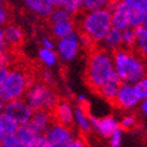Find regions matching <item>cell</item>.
Returning a JSON list of instances; mask_svg holds the SVG:
<instances>
[{
	"mask_svg": "<svg viewBox=\"0 0 147 147\" xmlns=\"http://www.w3.org/2000/svg\"><path fill=\"white\" fill-rule=\"evenodd\" d=\"M77 29H78V25L74 22V19H73V20L55 24V25H50V34L57 41V40L65 38V37H67V36L74 34L76 31H78Z\"/></svg>",
	"mask_w": 147,
	"mask_h": 147,
	"instance_id": "18",
	"label": "cell"
},
{
	"mask_svg": "<svg viewBox=\"0 0 147 147\" xmlns=\"http://www.w3.org/2000/svg\"><path fill=\"white\" fill-rule=\"evenodd\" d=\"M49 147H66L77 138L76 131L71 127L54 122L45 133Z\"/></svg>",
	"mask_w": 147,
	"mask_h": 147,
	"instance_id": "8",
	"label": "cell"
},
{
	"mask_svg": "<svg viewBox=\"0 0 147 147\" xmlns=\"http://www.w3.org/2000/svg\"><path fill=\"white\" fill-rule=\"evenodd\" d=\"M74 126L80 134L86 135L93 130L92 117L90 116L85 104H76L74 108Z\"/></svg>",
	"mask_w": 147,
	"mask_h": 147,
	"instance_id": "13",
	"label": "cell"
},
{
	"mask_svg": "<svg viewBox=\"0 0 147 147\" xmlns=\"http://www.w3.org/2000/svg\"><path fill=\"white\" fill-rule=\"evenodd\" d=\"M122 3L128 6L131 11L147 12V0H122Z\"/></svg>",
	"mask_w": 147,
	"mask_h": 147,
	"instance_id": "29",
	"label": "cell"
},
{
	"mask_svg": "<svg viewBox=\"0 0 147 147\" xmlns=\"http://www.w3.org/2000/svg\"><path fill=\"white\" fill-rule=\"evenodd\" d=\"M119 78L116 74L113 53L96 47L90 51L86 61L85 79L92 90L98 91L110 80Z\"/></svg>",
	"mask_w": 147,
	"mask_h": 147,
	"instance_id": "1",
	"label": "cell"
},
{
	"mask_svg": "<svg viewBox=\"0 0 147 147\" xmlns=\"http://www.w3.org/2000/svg\"><path fill=\"white\" fill-rule=\"evenodd\" d=\"M116 74L121 83L135 84L147 77V60L135 50L120 49L113 53Z\"/></svg>",
	"mask_w": 147,
	"mask_h": 147,
	"instance_id": "2",
	"label": "cell"
},
{
	"mask_svg": "<svg viewBox=\"0 0 147 147\" xmlns=\"http://www.w3.org/2000/svg\"><path fill=\"white\" fill-rule=\"evenodd\" d=\"M19 147H34V146H30V145H25V144H22Z\"/></svg>",
	"mask_w": 147,
	"mask_h": 147,
	"instance_id": "43",
	"label": "cell"
},
{
	"mask_svg": "<svg viewBox=\"0 0 147 147\" xmlns=\"http://www.w3.org/2000/svg\"><path fill=\"white\" fill-rule=\"evenodd\" d=\"M32 84L30 74L23 68H11L9 77L0 84V99L1 103L12 102L25 97L29 86Z\"/></svg>",
	"mask_w": 147,
	"mask_h": 147,
	"instance_id": "4",
	"label": "cell"
},
{
	"mask_svg": "<svg viewBox=\"0 0 147 147\" xmlns=\"http://www.w3.org/2000/svg\"><path fill=\"white\" fill-rule=\"evenodd\" d=\"M74 108L76 105H73L67 99L59 100V103L53 110L55 122L65 124V126L68 127L74 124Z\"/></svg>",
	"mask_w": 147,
	"mask_h": 147,
	"instance_id": "12",
	"label": "cell"
},
{
	"mask_svg": "<svg viewBox=\"0 0 147 147\" xmlns=\"http://www.w3.org/2000/svg\"><path fill=\"white\" fill-rule=\"evenodd\" d=\"M144 26L147 29V17H146V20H145V23H144Z\"/></svg>",
	"mask_w": 147,
	"mask_h": 147,
	"instance_id": "44",
	"label": "cell"
},
{
	"mask_svg": "<svg viewBox=\"0 0 147 147\" xmlns=\"http://www.w3.org/2000/svg\"><path fill=\"white\" fill-rule=\"evenodd\" d=\"M140 102L141 99L139 98L134 85L122 83L113 104L116 108H119L120 110H122V111L128 113V111H131V110L139 108Z\"/></svg>",
	"mask_w": 147,
	"mask_h": 147,
	"instance_id": "10",
	"label": "cell"
},
{
	"mask_svg": "<svg viewBox=\"0 0 147 147\" xmlns=\"http://www.w3.org/2000/svg\"><path fill=\"white\" fill-rule=\"evenodd\" d=\"M50 25H55L59 23H63V22H68V20H73V16L66 11L65 9H60V7H56L53 11V13L50 14V17L48 18Z\"/></svg>",
	"mask_w": 147,
	"mask_h": 147,
	"instance_id": "25",
	"label": "cell"
},
{
	"mask_svg": "<svg viewBox=\"0 0 147 147\" xmlns=\"http://www.w3.org/2000/svg\"><path fill=\"white\" fill-rule=\"evenodd\" d=\"M93 131L103 139H109L117 129H120V120L113 115H107L103 117H92Z\"/></svg>",
	"mask_w": 147,
	"mask_h": 147,
	"instance_id": "11",
	"label": "cell"
},
{
	"mask_svg": "<svg viewBox=\"0 0 147 147\" xmlns=\"http://www.w3.org/2000/svg\"><path fill=\"white\" fill-rule=\"evenodd\" d=\"M109 141V147H121L122 141H123V129H117L114 134H111L108 139Z\"/></svg>",
	"mask_w": 147,
	"mask_h": 147,
	"instance_id": "32",
	"label": "cell"
},
{
	"mask_svg": "<svg viewBox=\"0 0 147 147\" xmlns=\"http://www.w3.org/2000/svg\"><path fill=\"white\" fill-rule=\"evenodd\" d=\"M86 103V97L85 94H78L77 96V104H85Z\"/></svg>",
	"mask_w": 147,
	"mask_h": 147,
	"instance_id": "42",
	"label": "cell"
},
{
	"mask_svg": "<svg viewBox=\"0 0 147 147\" xmlns=\"http://www.w3.org/2000/svg\"><path fill=\"white\" fill-rule=\"evenodd\" d=\"M41 82H43L47 85H50L55 82V77H54V73L51 72L50 68H47V69H43L41 72Z\"/></svg>",
	"mask_w": 147,
	"mask_h": 147,
	"instance_id": "34",
	"label": "cell"
},
{
	"mask_svg": "<svg viewBox=\"0 0 147 147\" xmlns=\"http://www.w3.org/2000/svg\"><path fill=\"white\" fill-rule=\"evenodd\" d=\"M9 19H10L9 9L6 7L5 4H1L0 5V23H1V25H6L9 24Z\"/></svg>",
	"mask_w": 147,
	"mask_h": 147,
	"instance_id": "36",
	"label": "cell"
},
{
	"mask_svg": "<svg viewBox=\"0 0 147 147\" xmlns=\"http://www.w3.org/2000/svg\"><path fill=\"white\" fill-rule=\"evenodd\" d=\"M66 147H90L89 142L85 140L84 136H77L71 144H68Z\"/></svg>",
	"mask_w": 147,
	"mask_h": 147,
	"instance_id": "37",
	"label": "cell"
},
{
	"mask_svg": "<svg viewBox=\"0 0 147 147\" xmlns=\"http://www.w3.org/2000/svg\"><path fill=\"white\" fill-rule=\"evenodd\" d=\"M17 135L19 138V140L23 144L34 146L35 142L37 141V139L43 134H40L38 131L31 126V123H26V124H22V126H19Z\"/></svg>",
	"mask_w": 147,
	"mask_h": 147,
	"instance_id": "19",
	"label": "cell"
},
{
	"mask_svg": "<svg viewBox=\"0 0 147 147\" xmlns=\"http://www.w3.org/2000/svg\"><path fill=\"white\" fill-rule=\"evenodd\" d=\"M26 9L40 18H49L56 9L54 0H23Z\"/></svg>",
	"mask_w": 147,
	"mask_h": 147,
	"instance_id": "14",
	"label": "cell"
},
{
	"mask_svg": "<svg viewBox=\"0 0 147 147\" xmlns=\"http://www.w3.org/2000/svg\"><path fill=\"white\" fill-rule=\"evenodd\" d=\"M139 111L144 117H147V98L142 99L139 104Z\"/></svg>",
	"mask_w": 147,
	"mask_h": 147,
	"instance_id": "41",
	"label": "cell"
},
{
	"mask_svg": "<svg viewBox=\"0 0 147 147\" xmlns=\"http://www.w3.org/2000/svg\"><path fill=\"white\" fill-rule=\"evenodd\" d=\"M107 10L111 13L113 28L120 31H126L130 28V13L131 10L126 6L122 0H110Z\"/></svg>",
	"mask_w": 147,
	"mask_h": 147,
	"instance_id": "9",
	"label": "cell"
},
{
	"mask_svg": "<svg viewBox=\"0 0 147 147\" xmlns=\"http://www.w3.org/2000/svg\"><path fill=\"white\" fill-rule=\"evenodd\" d=\"M19 124L14 120H12L11 117L1 113V115H0V138L17 134Z\"/></svg>",
	"mask_w": 147,
	"mask_h": 147,
	"instance_id": "22",
	"label": "cell"
},
{
	"mask_svg": "<svg viewBox=\"0 0 147 147\" xmlns=\"http://www.w3.org/2000/svg\"><path fill=\"white\" fill-rule=\"evenodd\" d=\"M12 60V55L10 51H4L0 54V67H9Z\"/></svg>",
	"mask_w": 147,
	"mask_h": 147,
	"instance_id": "38",
	"label": "cell"
},
{
	"mask_svg": "<svg viewBox=\"0 0 147 147\" xmlns=\"http://www.w3.org/2000/svg\"><path fill=\"white\" fill-rule=\"evenodd\" d=\"M54 4L56 7L68 11L72 16H77V14H80L82 11H84L83 0H54Z\"/></svg>",
	"mask_w": 147,
	"mask_h": 147,
	"instance_id": "24",
	"label": "cell"
},
{
	"mask_svg": "<svg viewBox=\"0 0 147 147\" xmlns=\"http://www.w3.org/2000/svg\"><path fill=\"white\" fill-rule=\"evenodd\" d=\"M34 147H49V145H48V141H47V139H46L45 134H43V135H41V136L37 139V141L35 142Z\"/></svg>",
	"mask_w": 147,
	"mask_h": 147,
	"instance_id": "40",
	"label": "cell"
},
{
	"mask_svg": "<svg viewBox=\"0 0 147 147\" xmlns=\"http://www.w3.org/2000/svg\"><path fill=\"white\" fill-rule=\"evenodd\" d=\"M1 113L11 117L19 126H22V124L30 123L35 111L32 110V108L28 104V102L24 98H22V99H16L12 102L3 103Z\"/></svg>",
	"mask_w": 147,
	"mask_h": 147,
	"instance_id": "7",
	"label": "cell"
},
{
	"mask_svg": "<svg viewBox=\"0 0 147 147\" xmlns=\"http://www.w3.org/2000/svg\"><path fill=\"white\" fill-rule=\"evenodd\" d=\"M40 43H41V48H46V49L56 48V42L53 36H42L40 40Z\"/></svg>",
	"mask_w": 147,
	"mask_h": 147,
	"instance_id": "33",
	"label": "cell"
},
{
	"mask_svg": "<svg viewBox=\"0 0 147 147\" xmlns=\"http://www.w3.org/2000/svg\"><path fill=\"white\" fill-rule=\"evenodd\" d=\"M136 34V46H135V51L141 55L145 60H147V29L142 25L140 28L135 29Z\"/></svg>",
	"mask_w": 147,
	"mask_h": 147,
	"instance_id": "23",
	"label": "cell"
},
{
	"mask_svg": "<svg viewBox=\"0 0 147 147\" xmlns=\"http://www.w3.org/2000/svg\"><path fill=\"white\" fill-rule=\"evenodd\" d=\"M54 122H55V120H54L53 111H48V110H38V111H35L32 115V119L30 121L31 126L37 130L40 134H45Z\"/></svg>",
	"mask_w": 147,
	"mask_h": 147,
	"instance_id": "15",
	"label": "cell"
},
{
	"mask_svg": "<svg viewBox=\"0 0 147 147\" xmlns=\"http://www.w3.org/2000/svg\"><path fill=\"white\" fill-rule=\"evenodd\" d=\"M134 87H135V91L138 93L139 98L141 100L147 98V77L142 78L141 80H139L138 83H135Z\"/></svg>",
	"mask_w": 147,
	"mask_h": 147,
	"instance_id": "31",
	"label": "cell"
},
{
	"mask_svg": "<svg viewBox=\"0 0 147 147\" xmlns=\"http://www.w3.org/2000/svg\"><path fill=\"white\" fill-rule=\"evenodd\" d=\"M80 43H82V48L83 49L90 50V51L97 47L96 45H94V42L89 37V36H86L84 34H80Z\"/></svg>",
	"mask_w": 147,
	"mask_h": 147,
	"instance_id": "35",
	"label": "cell"
},
{
	"mask_svg": "<svg viewBox=\"0 0 147 147\" xmlns=\"http://www.w3.org/2000/svg\"><path fill=\"white\" fill-rule=\"evenodd\" d=\"M121 84L122 83H121V80L119 78H116L114 80H110L109 83L104 84L100 87V89L97 91V93L103 99H105L110 103H114V100L117 96V92H119V90H120Z\"/></svg>",
	"mask_w": 147,
	"mask_h": 147,
	"instance_id": "20",
	"label": "cell"
},
{
	"mask_svg": "<svg viewBox=\"0 0 147 147\" xmlns=\"http://www.w3.org/2000/svg\"><path fill=\"white\" fill-rule=\"evenodd\" d=\"M11 72L10 67H0V84L4 83Z\"/></svg>",
	"mask_w": 147,
	"mask_h": 147,
	"instance_id": "39",
	"label": "cell"
},
{
	"mask_svg": "<svg viewBox=\"0 0 147 147\" xmlns=\"http://www.w3.org/2000/svg\"><path fill=\"white\" fill-rule=\"evenodd\" d=\"M77 25L80 34H84L99 47L109 31L113 29L111 13L107 9L96 11H84L79 16Z\"/></svg>",
	"mask_w": 147,
	"mask_h": 147,
	"instance_id": "3",
	"label": "cell"
},
{
	"mask_svg": "<svg viewBox=\"0 0 147 147\" xmlns=\"http://www.w3.org/2000/svg\"><path fill=\"white\" fill-rule=\"evenodd\" d=\"M146 14H147V12H146Z\"/></svg>",
	"mask_w": 147,
	"mask_h": 147,
	"instance_id": "45",
	"label": "cell"
},
{
	"mask_svg": "<svg viewBox=\"0 0 147 147\" xmlns=\"http://www.w3.org/2000/svg\"><path fill=\"white\" fill-rule=\"evenodd\" d=\"M110 0H83L84 11H96L107 9Z\"/></svg>",
	"mask_w": 147,
	"mask_h": 147,
	"instance_id": "27",
	"label": "cell"
},
{
	"mask_svg": "<svg viewBox=\"0 0 147 147\" xmlns=\"http://www.w3.org/2000/svg\"><path fill=\"white\" fill-rule=\"evenodd\" d=\"M0 38H3L10 47H14L22 43L24 38V32L18 25L9 23L3 26L1 31H0Z\"/></svg>",
	"mask_w": 147,
	"mask_h": 147,
	"instance_id": "16",
	"label": "cell"
},
{
	"mask_svg": "<svg viewBox=\"0 0 147 147\" xmlns=\"http://www.w3.org/2000/svg\"><path fill=\"white\" fill-rule=\"evenodd\" d=\"M103 49H105L110 53H115V51L120 50L123 48V42H122V31L117 30V29H111L107 35V37L104 41L102 42V45L99 46Z\"/></svg>",
	"mask_w": 147,
	"mask_h": 147,
	"instance_id": "17",
	"label": "cell"
},
{
	"mask_svg": "<svg viewBox=\"0 0 147 147\" xmlns=\"http://www.w3.org/2000/svg\"><path fill=\"white\" fill-rule=\"evenodd\" d=\"M22 144L17 134L14 135H7L0 138V146L1 147H19Z\"/></svg>",
	"mask_w": 147,
	"mask_h": 147,
	"instance_id": "30",
	"label": "cell"
},
{
	"mask_svg": "<svg viewBox=\"0 0 147 147\" xmlns=\"http://www.w3.org/2000/svg\"><path fill=\"white\" fill-rule=\"evenodd\" d=\"M122 42H123V48L134 50L136 46V34L135 29H128V30L122 32Z\"/></svg>",
	"mask_w": 147,
	"mask_h": 147,
	"instance_id": "26",
	"label": "cell"
},
{
	"mask_svg": "<svg viewBox=\"0 0 147 147\" xmlns=\"http://www.w3.org/2000/svg\"><path fill=\"white\" fill-rule=\"evenodd\" d=\"M138 124V119L134 114H130V113H127L124 114L121 120H120V126H121V129H124V130H130V129H134Z\"/></svg>",
	"mask_w": 147,
	"mask_h": 147,
	"instance_id": "28",
	"label": "cell"
},
{
	"mask_svg": "<svg viewBox=\"0 0 147 147\" xmlns=\"http://www.w3.org/2000/svg\"><path fill=\"white\" fill-rule=\"evenodd\" d=\"M82 43H80V32L76 31L69 36L56 41V53L59 60L62 63H71L78 57L82 50Z\"/></svg>",
	"mask_w": 147,
	"mask_h": 147,
	"instance_id": "6",
	"label": "cell"
},
{
	"mask_svg": "<svg viewBox=\"0 0 147 147\" xmlns=\"http://www.w3.org/2000/svg\"><path fill=\"white\" fill-rule=\"evenodd\" d=\"M37 59L46 68H53L57 65V62L60 61L55 49H46V48L38 49Z\"/></svg>",
	"mask_w": 147,
	"mask_h": 147,
	"instance_id": "21",
	"label": "cell"
},
{
	"mask_svg": "<svg viewBox=\"0 0 147 147\" xmlns=\"http://www.w3.org/2000/svg\"><path fill=\"white\" fill-rule=\"evenodd\" d=\"M24 99L32 108L34 111H38V110L53 111L60 100L53 87L45 84L41 80L32 82V84L29 86L26 91Z\"/></svg>",
	"mask_w": 147,
	"mask_h": 147,
	"instance_id": "5",
	"label": "cell"
}]
</instances>
